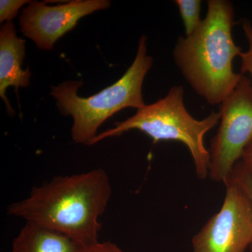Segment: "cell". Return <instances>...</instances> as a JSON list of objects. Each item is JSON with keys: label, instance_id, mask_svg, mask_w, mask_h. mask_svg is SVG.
Segmentation results:
<instances>
[{"label": "cell", "instance_id": "cell-4", "mask_svg": "<svg viewBox=\"0 0 252 252\" xmlns=\"http://www.w3.org/2000/svg\"><path fill=\"white\" fill-rule=\"evenodd\" d=\"M184 95L182 86H173L163 98L137 109L132 117L116 123L112 128L98 134L91 146L131 130L144 132L155 143L162 140L178 141L190 151L198 178L206 179L210 155L204 144V137L220 122V114L212 112L203 120L195 119L186 108Z\"/></svg>", "mask_w": 252, "mask_h": 252}, {"label": "cell", "instance_id": "cell-9", "mask_svg": "<svg viewBox=\"0 0 252 252\" xmlns=\"http://www.w3.org/2000/svg\"><path fill=\"white\" fill-rule=\"evenodd\" d=\"M80 248L65 235L26 222L13 241L11 252H77Z\"/></svg>", "mask_w": 252, "mask_h": 252}, {"label": "cell", "instance_id": "cell-14", "mask_svg": "<svg viewBox=\"0 0 252 252\" xmlns=\"http://www.w3.org/2000/svg\"><path fill=\"white\" fill-rule=\"evenodd\" d=\"M77 252H125L117 246L116 244L110 241L97 242V243L83 247Z\"/></svg>", "mask_w": 252, "mask_h": 252}, {"label": "cell", "instance_id": "cell-6", "mask_svg": "<svg viewBox=\"0 0 252 252\" xmlns=\"http://www.w3.org/2000/svg\"><path fill=\"white\" fill-rule=\"evenodd\" d=\"M223 205L192 239L193 252H245L252 243V203L233 172Z\"/></svg>", "mask_w": 252, "mask_h": 252}, {"label": "cell", "instance_id": "cell-13", "mask_svg": "<svg viewBox=\"0 0 252 252\" xmlns=\"http://www.w3.org/2000/svg\"><path fill=\"white\" fill-rule=\"evenodd\" d=\"M232 172H233V175L235 176L238 182H240V185L243 186L244 189H245V191L248 193L252 203V179L250 178V176L246 173V172L243 170L240 162H238V163L235 165L234 168H233ZM250 251L252 252V245H250Z\"/></svg>", "mask_w": 252, "mask_h": 252}, {"label": "cell", "instance_id": "cell-1", "mask_svg": "<svg viewBox=\"0 0 252 252\" xmlns=\"http://www.w3.org/2000/svg\"><path fill=\"white\" fill-rule=\"evenodd\" d=\"M111 195L107 172L94 169L34 187L26 198L10 204L6 213L65 235L83 248L99 241V217Z\"/></svg>", "mask_w": 252, "mask_h": 252}, {"label": "cell", "instance_id": "cell-3", "mask_svg": "<svg viewBox=\"0 0 252 252\" xmlns=\"http://www.w3.org/2000/svg\"><path fill=\"white\" fill-rule=\"evenodd\" d=\"M147 36H141L130 67L119 81L98 94L79 97L78 89L83 85L82 81H64L52 87L51 94L56 99L60 112L73 118L71 135L76 143L91 146L98 135L99 127L109 118L127 107L139 109L146 105L142 86L154 62L147 54Z\"/></svg>", "mask_w": 252, "mask_h": 252}, {"label": "cell", "instance_id": "cell-11", "mask_svg": "<svg viewBox=\"0 0 252 252\" xmlns=\"http://www.w3.org/2000/svg\"><path fill=\"white\" fill-rule=\"evenodd\" d=\"M244 34L248 42V50L246 52H242L240 57L241 59V74L248 73L252 79V25L249 21H244L243 24Z\"/></svg>", "mask_w": 252, "mask_h": 252}, {"label": "cell", "instance_id": "cell-10", "mask_svg": "<svg viewBox=\"0 0 252 252\" xmlns=\"http://www.w3.org/2000/svg\"><path fill=\"white\" fill-rule=\"evenodd\" d=\"M181 17L185 25L186 36L191 35L200 26L202 1L200 0H175Z\"/></svg>", "mask_w": 252, "mask_h": 252}, {"label": "cell", "instance_id": "cell-2", "mask_svg": "<svg viewBox=\"0 0 252 252\" xmlns=\"http://www.w3.org/2000/svg\"><path fill=\"white\" fill-rule=\"evenodd\" d=\"M234 16L230 1L208 0L206 17L191 35L179 37L173 50L183 77L210 105L221 104L243 75L233 69L243 52L233 40Z\"/></svg>", "mask_w": 252, "mask_h": 252}, {"label": "cell", "instance_id": "cell-12", "mask_svg": "<svg viewBox=\"0 0 252 252\" xmlns=\"http://www.w3.org/2000/svg\"><path fill=\"white\" fill-rule=\"evenodd\" d=\"M28 0H1L0 1V23L11 22L24 5L30 4Z\"/></svg>", "mask_w": 252, "mask_h": 252}, {"label": "cell", "instance_id": "cell-8", "mask_svg": "<svg viewBox=\"0 0 252 252\" xmlns=\"http://www.w3.org/2000/svg\"><path fill=\"white\" fill-rule=\"evenodd\" d=\"M25 57L26 41L18 37L12 23L6 22L0 31V96L11 116L15 112L5 94L6 89L14 86L18 94L20 88H27L31 84L29 67L22 69Z\"/></svg>", "mask_w": 252, "mask_h": 252}, {"label": "cell", "instance_id": "cell-5", "mask_svg": "<svg viewBox=\"0 0 252 252\" xmlns=\"http://www.w3.org/2000/svg\"><path fill=\"white\" fill-rule=\"evenodd\" d=\"M220 124L212 139L209 176L224 182L252 141V82L243 75L220 104Z\"/></svg>", "mask_w": 252, "mask_h": 252}, {"label": "cell", "instance_id": "cell-7", "mask_svg": "<svg viewBox=\"0 0 252 252\" xmlns=\"http://www.w3.org/2000/svg\"><path fill=\"white\" fill-rule=\"evenodd\" d=\"M109 6L108 0H73L55 6H47L45 1H31L21 13L20 27L37 48L49 51L81 18Z\"/></svg>", "mask_w": 252, "mask_h": 252}, {"label": "cell", "instance_id": "cell-15", "mask_svg": "<svg viewBox=\"0 0 252 252\" xmlns=\"http://www.w3.org/2000/svg\"><path fill=\"white\" fill-rule=\"evenodd\" d=\"M242 158L243 162H240V165L252 180V141L245 149Z\"/></svg>", "mask_w": 252, "mask_h": 252}]
</instances>
